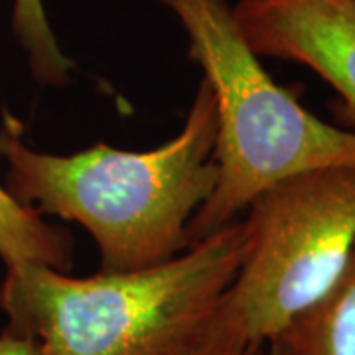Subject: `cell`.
Segmentation results:
<instances>
[{
  "instance_id": "obj_4",
  "label": "cell",
  "mask_w": 355,
  "mask_h": 355,
  "mask_svg": "<svg viewBox=\"0 0 355 355\" xmlns=\"http://www.w3.org/2000/svg\"><path fill=\"white\" fill-rule=\"evenodd\" d=\"M241 265L202 338L237 345L279 342L342 277L355 247V168L304 172L247 207Z\"/></svg>"
},
{
  "instance_id": "obj_3",
  "label": "cell",
  "mask_w": 355,
  "mask_h": 355,
  "mask_svg": "<svg viewBox=\"0 0 355 355\" xmlns=\"http://www.w3.org/2000/svg\"><path fill=\"white\" fill-rule=\"evenodd\" d=\"M188 36L217 116V184L190 223V241L237 221L259 193L292 176L355 168V132L310 113L265 69L229 0H160Z\"/></svg>"
},
{
  "instance_id": "obj_8",
  "label": "cell",
  "mask_w": 355,
  "mask_h": 355,
  "mask_svg": "<svg viewBox=\"0 0 355 355\" xmlns=\"http://www.w3.org/2000/svg\"><path fill=\"white\" fill-rule=\"evenodd\" d=\"M12 28L26 51L32 76L48 85H65L73 64L60 48L46 16L44 0H14Z\"/></svg>"
},
{
  "instance_id": "obj_9",
  "label": "cell",
  "mask_w": 355,
  "mask_h": 355,
  "mask_svg": "<svg viewBox=\"0 0 355 355\" xmlns=\"http://www.w3.org/2000/svg\"><path fill=\"white\" fill-rule=\"evenodd\" d=\"M176 355H292V352L280 342L266 345H237L198 336L190 345H186Z\"/></svg>"
},
{
  "instance_id": "obj_2",
  "label": "cell",
  "mask_w": 355,
  "mask_h": 355,
  "mask_svg": "<svg viewBox=\"0 0 355 355\" xmlns=\"http://www.w3.org/2000/svg\"><path fill=\"white\" fill-rule=\"evenodd\" d=\"M243 251L237 219L139 270L76 279L51 266H8L0 308L42 355H176L202 334Z\"/></svg>"
},
{
  "instance_id": "obj_1",
  "label": "cell",
  "mask_w": 355,
  "mask_h": 355,
  "mask_svg": "<svg viewBox=\"0 0 355 355\" xmlns=\"http://www.w3.org/2000/svg\"><path fill=\"white\" fill-rule=\"evenodd\" d=\"M22 132V123L4 113L6 191L40 216L85 229L101 272L148 268L190 247L191 219L217 184L216 105L203 81L182 130L153 150L99 142L73 154L40 153Z\"/></svg>"
},
{
  "instance_id": "obj_6",
  "label": "cell",
  "mask_w": 355,
  "mask_h": 355,
  "mask_svg": "<svg viewBox=\"0 0 355 355\" xmlns=\"http://www.w3.org/2000/svg\"><path fill=\"white\" fill-rule=\"evenodd\" d=\"M279 342L292 355H355V247L331 291Z\"/></svg>"
},
{
  "instance_id": "obj_5",
  "label": "cell",
  "mask_w": 355,
  "mask_h": 355,
  "mask_svg": "<svg viewBox=\"0 0 355 355\" xmlns=\"http://www.w3.org/2000/svg\"><path fill=\"white\" fill-rule=\"evenodd\" d=\"M233 14L257 55L322 77L340 97V127L355 132V0H239Z\"/></svg>"
},
{
  "instance_id": "obj_10",
  "label": "cell",
  "mask_w": 355,
  "mask_h": 355,
  "mask_svg": "<svg viewBox=\"0 0 355 355\" xmlns=\"http://www.w3.org/2000/svg\"><path fill=\"white\" fill-rule=\"evenodd\" d=\"M0 355H42L38 343L30 336L6 328L0 334Z\"/></svg>"
},
{
  "instance_id": "obj_7",
  "label": "cell",
  "mask_w": 355,
  "mask_h": 355,
  "mask_svg": "<svg viewBox=\"0 0 355 355\" xmlns=\"http://www.w3.org/2000/svg\"><path fill=\"white\" fill-rule=\"evenodd\" d=\"M0 259L6 268L44 265L65 270L71 266V239L0 186Z\"/></svg>"
}]
</instances>
